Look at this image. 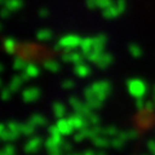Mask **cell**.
<instances>
[{
	"mask_svg": "<svg viewBox=\"0 0 155 155\" xmlns=\"http://www.w3.org/2000/svg\"><path fill=\"white\" fill-rule=\"evenodd\" d=\"M75 74L79 76V78H87L91 75V67L85 64H78L75 66Z\"/></svg>",
	"mask_w": 155,
	"mask_h": 155,
	"instance_id": "obj_10",
	"label": "cell"
},
{
	"mask_svg": "<svg viewBox=\"0 0 155 155\" xmlns=\"http://www.w3.org/2000/svg\"><path fill=\"white\" fill-rule=\"evenodd\" d=\"M62 60H64L65 62H71V61H72V53H71L70 51L65 52L64 54H62Z\"/></svg>",
	"mask_w": 155,
	"mask_h": 155,
	"instance_id": "obj_37",
	"label": "cell"
},
{
	"mask_svg": "<svg viewBox=\"0 0 155 155\" xmlns=\"http://www.w3.org/2000/svg\"><path fill=\"white\" fill-rule=\"evenodd\" d=\"M61 85H62V88L64 89H72L75 87V81L71 80V79H66V80L62 81Z\"/></svg>",
	"mask_w": 155,
	"mask_h": 155,
	"instance_id": "obj_28",
	"label": "cell"
},
{
	"mask_svg": "<svg viewBox=\"0 0 155 155\" xmlns=\"http://www.w3.org/2000/svg\"><path fill=\"white\" fill-rule=\"evenodd\" d=\"M145 110L147 111V113H153V111L155 110V104L154 101H146V106H145Z\"/></svg>",
	"mask_w": 155,
	"mask_h": 155,
	"instance_id": "obj_35",
	"label": "cell"
},
{
	"mask_svg": "<svg viewBox=\"0 0 155 155\" xmlns=\"http://www.w3.org/2000/svg\"><path fill=\"white\" fill-rule=\"evenodd\" d=\"M129 51H130V54H132L133 57H140L141 56V49H140V48L137 47V45H132L129 48Z\"/></svg>",
	"mask_w": 155,
	"mask_h": 155,
	"instance_id": "obj_30",
	"label": "cell"
},
{
	"mask_svg": "<svg viewBox=\"0 0 155 155\" xmlns=\"http://www.w3.org/2000/svg\"><path fill=\"white\" fill-rule=\"evenodd\" d=\"M40 93L41 92L38 87H30V88H26L22 92V98L25 102L31 104V102H35L39 97H40Z\"/></svg>",
	"mask_w": 155,
	"mask_h": 155,
	"instance_id": "obj_4",
	"label": "cell"
},
{
	"mask_svg": "<svg viewBox=\"0 0 155 155\" xmlns=\"http://www.w3.org/2000/svg\"><path fill=\"white\" fill-rule=\"evenodd\" d=\"M57 127L58 129H60V132L64 134V136H70L72 134V132H74V127H72V124L70 123V120L69 119H65V118H60L57 120Z\"/></svg>",
	"mask_w": 155,
	"mask_h": 155,
	"instance_id": "obj_6",
	"label": "cell"
},
{
	"mask_svg": "<svg viewBox=\"0 0 155 155\" xmlns=\"http://www.w3.org/2000/svg\"><path fill=\"white\" fill-rule=\"evenodd\" d=\"M145 106H146V101H145L142 97H138V98H136V107H137L138 111L145 110Z\"/></svg>",
	"mask_w": 155,
	"mask_h": 155,
	"instance_id": "obj_27",
	"label": "cell"
},
{
	"mask_svg": "<svg viewBox=\"0 0 155 155\" xmlns=\"http://www.w3.org/2000/svg\"><path fill=\"white\" fill-rule=\"evenodd\" d=\"M111 62H113V57H111L109 53H102L98 62H97V66H98L100 69H106L107 66L111 65Z\"/></svg>",
	"mask_w": 155,
	"mask_h": 155,
	"instance_id": "obj_13",
	"label": "cell"
},
{
	"mask_svg": "<svg viewBox=\"0 0 155 155\" xmlns=\"http://www.w3.org/2000/svg\"><path fill=\"white\" fill-rule=\"evenodd\" d=\"M53 113H54V115L57 116L58 119H60V118H65V115H66L65 105L61 104V102H54V104H53Z\"/></svg>",
	"mask_w": 155,
	"mask_h": 155,
	"instance_id": "obj_17",
	"label": "cell"
},
{
	"mask_svg": "<svg viewBox=\"0 0 155 155\" xmlns=\"http://www.w3.org/2000/svg\"><path fill=\"white\" fill-rule=\"evenodd\" d=\"M21 125H22V123L14 122V120H9V122L7 123V128L13 130V132H19L21 133Z\"/></svg>",
	"mask_w": 155,
	"mask_h": 155,
	"instance_id": "obj_24",
	"label": "cell"
},
{
	"mask_svg": "<svg viewBox=\"0 0 155 155\" xmlns=\"http://www.w3.org/2000/svg\"><path fill=\"white\" fill-rule=\"evenodd\" d=\"M48 133H49V136H54L61 132H60V129H58L57 124H54V125H49V127H48Z\"/></svg>",
	"mask_w": 155,
	"mask_h": 155,
	"instance_id": "obj_32",
	"label": "cell"
},
{
	"mask_svg": "<svg viewBox=\"0 0 155 155\" xmlns=\"http://www.w3.org/2000/svg\"><path fill=\"white\" fill-rule=\"evenodd\" d=\"M2 85H3V80H2V79H0V87H2Z\"/></svg>",
	"mask_w": 155,
	"mask_h": 155,
	"instance_id": "obj_46",
	"label": "cell"
},
{
	"mask_svg": "<svg viewBox=\"0 0 155 155\" xmlns=\"http://www.w3.org/2000/svg\"><path fill=\"white\" fill-rule=\"evenodd\" d=\"M84 155H96V153L93 151V150H87V151L84 153Z\"/></svg>",
	"mask_w": 155,
	"mask_h": 155,
	"instance_id": "obj_41",
	"label": "cell"
},
{
	"mask_svg": "<svg viewBox=\"0 0 155 155\" xmlns=\"http://www.w3.org/2000/svg\"><path fill=\"white\" fill-rule=\"evenodd\" d=\"M69 155H72V154H69Z\"/></svg>",
	"mask_w": 155,
	"mask_h": 155,
	"instance_id": "obj_48",
	"label": "cell"
},
{
	"mask_svg": "<svg viewBox=\"0 0 155 155\" xmlns=\"http://www.w3.org/2000/svg\"><path fill=\"white\" fill-rule=\"evenodd\" d=\"M26 81V79L23 78V75H16V76H13L12 78V80H11V83H9V87H11V89L13 92H17L21 89V87L23 85V83Z\"/></svg>",
	"mask_w": 155,
	"mask_h": 155,
	"instance_id": "obj_8",
	"label": "cell"
},
{
	"mask_svg": "<svg viewBox=\"0 0 155 155\" xmlns=\"http://www.w3.org/2000/svg\"><path fill=\"white\" fill-rule=\"evenodd\" d=\"M105 136H107V137H116V136L119 134V130L116 127H114V125H109V127L105 128Z\"/></svg>",
	"mask_w": 155,
	"mask_h": 155,
	"instance_id": "obj_25",
	"label": "cell"
},
{
	"mask_svg": "<svg viewBox=\"0 0 155 155\" xmlns=\"http://www.w3.org/2000/svg\"><path fill=\"white\" fill-rule=\"evenodd\" d=\"M128 91L129 93L132 94L134 98H138V97H143L146 94V91H147V87L146 83L141 79H129L128 80Z\"/></svg>",
	"mask_w": 155,
	"mask_h": 155,
	"instance_id": "obj_1",
	"label": "cell"
},
{
	"mask_svg": "<svg viewBox=\"0 0 155 155\" xmlns=\"http://www.w3.org/2000/svg\"><path fill=\"white\" fill-rule=\"evenodd\" d=\"M143 155H146V154H143Z\"/></svg>",
	"mask_w": 155,
	"mask_h": 155,
	"instance_id": "obj_49",
	"label": "cell"
},
{
	"mask_svg": "<svg viewBox=\"0 0 155 155\" xmlns=\"http://www.w3.org/2000/svg\"><path fill=\"white\" fill-rule=\"evenodd\" d=\"M49 155H62V153H52V154H49Z\"/></svg>",
	"mask_w": 155,
	"mask_h": 155,
	"instance_id": "obj_43",
	"label": "cell"
},
{
	"mask_svg": "<svg viewBox=\"0 0 155 155\" xmlns=\"http://www.w3.org/2000/svg\"><path fill=\"white\" fill-rule=\"evenodd\" d=\"M28 122H31L35 127H44L47 124V119H45V116H43L41 114H32L30 116Z\"/></svg>",
	"mask_w": 155,
	"mask_h": 155,
	"instance_id": "obj_12",
	"label": "cell"
},
{
	"mask_svg": "<svg viewBox=\"0 0 155 155\" xmlns=\"http://www.w3.org/2000/svg\"><path fill=\"white\" fill-rule=\"evenodd\" d=\"M153 101H154V104H155V97H153Z\"/></svg>",
	"mask_w": 155,
	"mask_h": 155,
	"instance_id": "obj_47",
	"label": "cell"
},
{
	"mask_svg": "<svg viewBox=\"0 0 155 155\" xmlns=\"http://www.w3.org/2000/svg\"><path fill=\"white\" fill-rule=\"evenodd\" d=\"M83 140H85V137H84V134L81 133V130H79V132H76L74 134V141L75 142H81Z\"/></svg>",
	"mask_w": 155,
	"mask_h": 155,
	"instance_id": "obj_36",
	"label": "cell"
},
{
	"mask_svg": "<svg viewBox=\"0 0 155 155\" xmlns=\"http://www.w3.org/2000/svg\"><path fill=\"white\" fill-rule=\"evenodd\" d=\"M61 149H62V151H64V153H70L71 150H72V145H71L70 142L65 141L64 143L61 145Z\"/></svg>",
	"mask_w": 155,
	"mask_h": 155,
	"instance_id": "obj_34",
	"label": "cell"
},
{
	"mask_svg": "<svg viewBox=\"0 0 155 155\" xmlns=\"http://www.w3.org/2000/svg\"><path fill=\"white\" fill-rule=\"evenodd\" d=\"M44 67L51 72H58V70H60V64L54 60H48L44 62Z\"/></svg>",
	"mask_w": 155,
	"mask_h": 155,
	"instance_id": "obj_19",
	"label": "cell"
},
{
	"mask_svg": "<svg viewBox=\"0 0 155 155\" xmlns=\"http://www.w3.org/2000/svg\"><path fill=\"white\" fill-rule=\"evenodd\" d=\"M153 97H155V85L153 87Z\"/></svg>",
	"mask_w": 155,
	"mask_h": 155,
	"instance_id": "obj_44",
	"label": "cell"
},
{
	"mask_svg": "<svg viewBox=\"0 0 155 155\" xmlns=\"http://www.w3.org/2000/svg\"><path fill=\"white\" fill-rule=\"evenodd\" d=\"M51 38V34L48 32V31H41L40 34H39V39H49Z\"/></svg>",
	"mask_w": 155,
	"mask_h": 155,
	"instance_id": "obj_39",
	"label": "cell"
},
{
	"mask_svg": "<svg viewBox=\"0 0 155 155\" xmlns=\"http://www.w3.org/2000/svg\"><path fill=\"white\" fill-rule=\"evenodd\" d=\"M12 94H13V91L11 89V87H7V88H3L2 92H0V98L3 101H9L12 98Z\"/></svg>",
	"mask_w": 155,
	"mask_h": 155,
	"instance_id": "obj_23",
	"label": "cell"
},
{
	"mask_svg": "<svg viewBox=\"0 0 155 155\" xmlns=\"http://www.w3.org/2000/svg\"><path fill=\"white\" fill-rule=\"evenodd\" d=\"M35 125H34L31 122H28V123H22L21 125V133L23 136H27V137H31V136L35 133Z\"/></svg>",
	"mask_w": 155,
	"mask_h": 155,
	"instance_id": "obj_16",
	"label": "cell"
},
{
	"mask_svg": "<svg viewBox=\"0 0 155 155\" xmlns=\"http://www.w3.org/2000/svg\"><path fill=\"white\" fill-rule=\"evenodd\" d=\"M3 151H4V154H5V155H14V153H16V147H14L13 145L8 143V145L4 146Z\"/></svg>",
	"mask_w": 155,
	"mask_h": 155,
	"instance_id": "obj_29",
	"label": "cell"
},
{
	"mask_svg": "<svg viewBox=\"0 0 155 155\" xmlns=\"http://www.w3.org/2000/svg\"><path fill=\"white\" fill-rule=\"evenodd\" d=\"M154 155H155V154H154Z\"/></svg>",
	"mask_w": 155,
	"mask_h": 155,
	"instance_id": "obj_50",
	"label": "cell"
},
{
	"mask_svg": "<svg viewBox=\"0 0 155 155\" xmlns=\"http://www.w3.org/2000/svg\"><path fill=\"white\" fill-rule=\"evenodd\" d=\"M96 155H107V154H106L104 150H100V151H97V153H96Z\"/></svg>",
	"mask_w": 155,
	"mask_h": 155,
	"instance_id": "obj_42",
	"label": "cell"
},
{
	"mask_svg": "<svg viewBox=\"0 0 155 155\" xmlns=\"http://www.w3.org/2000/svg\"><path fill=\"white\" fill-rule=\"evenodd\" d=\"M87 119H88V122H89V124L91 125H97V124H100V116L97 115V114H94L93 111L87 116Z\"/></svg>",
	"mask_w": 155,
	"mask_h": 155,
	"instance_id": "obj_26",
	"label": "cell"
},
{
	"mask_svg": "<svg viewBox=\"0 0 155 155\" xmlns=\"http://www.w3.org/2000/svg\"><path fill=\"white\" fill-rule=\"evenodd\" d=\"M140 132L137 129H128V130H124V132H119V137L123 138L124 141H128V140H134L138 137Z\"/></svg>",
	"mask_w": 155,
	"mask_h": 155,
	"instance_id": "obj_15",
	"label": "cell"
},
{
	"mask_svg": "<svg viewBox=\"0 0 155 155\" xmlns=\"http://www.w3.org/2000/svg\"><path fill=\"white\" fill-rule=\"evenodd\" d=\"M124 145H125V141L123 138H120L119 136H116V137H113V140H111V146H113L114 149H123L124 147Z\"/></svg>",
	"mask_w": 155,
	"mask_h": 155,
	"instance_id": "obj_22",
	"label": "cell"
},
{
	"mask_svg": "<svg viewBox=\"0 0 155 155\" xmlns=\"http://www.w3.org/2000/svg\"><path fill=\"white\" fill-rule=\"evenodd\" d=\"M22 133L19 132H13L11 129H5L4 132L0 134V138H2V141H5V142H12V141H16V140L21 136Z\"/></svg>",
	"mask_w": 155,
	"mask_h": 155,
	"instance_id": "obj_9",
	"label": "cell"
},
{
	"mask_svg": "<svg viewBox=\"0 0 155 155\" xmlns=\"http://www.w3.org/2000/svg\"><path fill=\"white\" fill-rule=\"evenodd\" d=\"M104 102H105V101L100 100L98 97H93V98L87 100V104L89 105V107H91L92 110H98V109H101V107L104 106Z\"/></svg>",
	"mask_w": 155,
	"mask_h": 155,
	"instance_id": "obj_18",
	"label": "cell"
},
{
	"mask_svg": "<svg viewBox=\"0 0 155 155\" xmlns=\"http://www.w3.org/2000/svg\"><path fill=\"white\" fill-rule=\"evenodd\" d=\"M5 49L8 53H13V49H14V40H7L5 41Z\"/></svg>",
	"mask_w": 155,
	"mask_h": 155,
	"instance_id": "obj_33",
	"label": "cell"
},
{
	"mask_svg": "<svg viewBox=\"0 0 155 155\" xmlns=\"http://www.w3.org/2000/svg\"><path fill=\"white\" fill-rule=\"evenodd\" d=\"M39 74H40V70H39V67L35 64H27L25 71L22 72V75L26 80L31 79V78H36L39 76Z\"/></svg>",
	"mask_w": 155,
	"mask_h": 155,
	"instance_id": "obj_7",
	"label": "cell"
},
{
	"mask_svg": "<svg viewBox=\"0 0 155 155\" xmlns=\"http://www.w3.org/2000/svg\"><path fill=\"white\" fill-rule=\"evenodd\" d=\"M71 62H74V64H81L83 62V56L80 54V53H72V61Z\"/></svg>",
	"mask_w": 155,
	"mask_h": 155,
	"instance_id": "obj_31",
	"label": "cell"
},
{
	"mask_svg": "<svg viewBox=\"0 0 155 155\" xmlns=\"http://www.w3.org/2000/svg\"><path fill=\"white\" fill-rule=\"evenodd\" d=\"M80 44V39L76 36H67L61 40V45L62 47H67V48H72Z\"/></svg>",
	"mask_w": 155,
	"mask_h": 155,
	"instance_id": "obj_14",
	"label": "cell"
},
{
	"mask_svg": "<svg viewBox=\"0 0 155 155\" xmlns=\"http://www.w3.org/2000/svg\"><path fill=\"white\" fill-rule=\"evenodd\" d=\"M5 129H7V125H5V124H3V123H0V134H2Z\"/></svg>",
	"mask_w": 155,
	"mask_h": 155,
	"instance_id": "obj_40",
	"label": "cell"
},
{
	"mask_svg": "<svg viewBox=\"0 0 155 155\" xmlns=\"http://www.w3.org/2000/svg\"><path fill=\"white\" fill-rule=\"evenodd\" d=\"M93 145L100 149H105V147L111 146V141L105 137V134H101V136H97V137L93 138Z\"/></svg>",
	"mask_w": 155,
	"mask_h": 155,
	"instance_id": "obj_11",
	"label": "cell"
},
{
	"mask_svg": "<svg viewBox=\"0 0 155 155\" xmlns=\"http://www.w3.org/2000/svg\"><path fill=\"white\" fill-rule=\"evenodd\" d=\"M92 88H93L96 97H98L100 100L105 101L109 97V94L113 91V87H111V83L109 80H100L96 81V83L92 84Z\"/></svg>",
	"mask_w": 155,
	"mask_h": 155,
	"instance_id": "obj_2",
	"label": "cell"
},
{
	"mask_svg": "<svg viewBox=\"0 0 155 155\" xmlns=\"http://www.w3.org/2000/svg\"><path fill=\"white\" fill-rule=\"evenodd\" d=\"M70 120V123L72 124V127H74L75 129H83V128H87V127H89V122H88V119L85 118V116L83 115H80V114H70L69 115V118H67Z\"/></svg>",
	"mask_w": 155,
	"mask_h": 155,
	"instance_id": "obj_3",
	"label": "cell"
},
{
	"mask_svg": "<svg viewBox=\"0 0 155 155\" xmlns=\"http://www.w3.org/2000/svg\"><path fill=\"white\" fill-rule=\"evenodd\" d=\"M147 149L153 155L155 154V140H150V141L147 142Z\"/></svg>",
	"mask_w": 155,
	"mask_h": 155,
	"instance_id": "obj_38",
	"label": "cell"
},
{
	"mask_svg": "<svg viewBox=\"0 0 155 155\" xmlns=\"http://www.w3.org/2000/svg\"><path fill=\"white\" fill-rule=\"evenodd\" d=\"M69 104H70V106H71V107L74 109L75 111L79 110L81 106H83V102H81V100L79 98V97H76V96L70 97V98H69Z\"/></svg>",
	"mask_w": 155,
	"mask_h": 155,
	"instance_id": "obj_21",
	"label": "cell"
},
{
	"mask_svg": "<svg viewBox=\"0 0 155 155\" xmlns=\"http://www.w3.org/2000/svg\"><path fill=\"white\" fill-rule=\"evenodd\" d=\"M26 66H27V62L21 57H17L16 60H14V62H13V67H14V70H17V71L25 70Z\"/></svg>",
	"mask_w": 155,
	"mask_h": 155,
	"instance_id": "obj_20",
	"label": "cell"
},
{
	"mask_svg": "<svg viewBox=\"0 0 155 155\" xmlns=\"http://www.w3.org/2000/svg\"><path fill=\"white\" fill-rule=\"evenodd\" d=\"M41 145H43L41 137H39V136H31V138L25 145V151L27 154H34L41 147Z\"/></svg>",
	"mask_w": 155,
	"mask_h": 155,
	"instance_id": "obj_5",
	"label": "cell"
},
{
	"mask_svg": "<svg viewBox=\"0 0 155 155\" xmlns=\"http://www.w3.org/2000/svg\"><path fill=\"white\" fill-rule=\"evenodd\" d=\"M4 70V67H3V65H0V72H2Z\"/></svg>",
	"mask_w": 155,
	"mask_h": 155,
	"instance_id": "obj_45",
	"label": "cell"
}]
</instances>
